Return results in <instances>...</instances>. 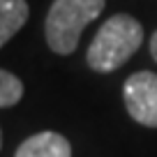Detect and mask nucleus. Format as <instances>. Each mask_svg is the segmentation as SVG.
I'll list each match as a JSON object with an SVG mask.
<instances>
[{
  "label": "nucleus",
  "mask_w": 157,
  "mask_h": 157,
  "mask_svg": "<svg viewBox=\"0 0 157 157\" xmlns=\"http://www.w3.org/2000/svg\"><path fill=\"white\" fill-rule=\"evenodd\" d=\"M141 44H143L141 23L129 14H113L109 21H104V25L93 37L86 60H88L90 69L99 74H109L127 63Z\"/></svg>",
  "instance_id": "1"
},
{
  "label": "nucleus",
  "mask_w": 157,
  "mask_h": 157,
  "mask_svg": "<svg viewBox=\"0 0 157 157\" xmlns=\"http://www.w3.org/2000/svg\"><path fill=\"white\" fill-rule=\"evenodd\" d=\"M104 2L106 0H53L44 23L49 49L58 56L74 53L83 28L102 14Z\"/></svg>",
  "instance_id": "2"
},
{
  "label": "nucleus",
  "mask_w": 157,
  "mask_h": 157,
  "mask_svg": "<svg viewBox=\"0 0 157 157\" xmlns=\"http://www.w3.org/2000/svg\"><path fill=\"white\" fill-rule=\"evenodd\" d=\"M123 97L132 120L146 127H157V74L134 72L123 86Z\"/></svg>",
  "instance_id": "3"
},
{
  "label": "nucleus",
  "mask_w": 157,
  "mask_h": 157,
  "mask_svg": "<svg viewBox=\"0 0 157 157\" xmlns=\"http://www.w3.org/2000/svg\"><path fill=\"white\" fill-rule=\"evenodd\" d=\"M14 157H72V146L58 132H39L25 139Z\"/></svg>",
  "instance_id": "4"
},
{
  "label": "nucleus",
  "mask_w": 157,
  "mask_h": 157,
  "mask_svg": "<svg viewBox=\"0 0 157 157\" xmlns=\"http://www.w3.org/2000/svg\"><path fill=\"white\" fill-rule=\"evenodd\" d=\"M30 7L25 0H0V46H5L25 25Z\"/></svg>",
  "instance_id": "5"
},
{
  "label": "nucleus",
  "mask_w": 157,
  "mask_h": 157,
  "mask_svg": "<svg viewBox=\"0 0 157 157\" xmlns=\"http://www.w3.org/2000/svg\"><path fill=\"white\" fill-rule=\"evenodd\" d=\"M23 97V83L16 74L0 69V109L14 106L16 102H21Z\"/></svg>",
  "instance_id": "6"
},
{
  "label": "nucleus",
  "mask_w": 157,
  "mask_h": 157,
  "mask_svg": "<svg viewBox=\"0 0 157 157\" xmlns=\"http://www.w3.org/2000/svg\"><path fill=\"white\" fill-rule=\"evenodd\" d=\"M150 56L155 58V63H157V30L152 33V37H150Z\"/></svg>",
  "instance_id": "7"
},
{
  "label": "nucleus",
  "mask_w": 157,
  "mask_h": 157,
  "mask_svg": "<svg viewBox=\"0 0 157 157\" xmlns=\"http://www.w3.org/2000/svg\"><path fill=\"white\" fill-rule=\"evenodd\" d=\"M0 148H2V132H0Z\"/></svg>",
  "instance_id": "8"
}]
</instances>
